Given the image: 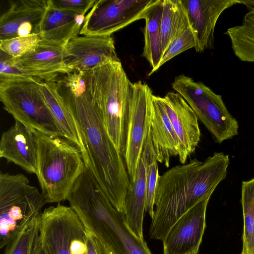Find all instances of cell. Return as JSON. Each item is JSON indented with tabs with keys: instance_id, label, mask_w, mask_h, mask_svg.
Listing matches in <instances>:
<instances>
[{
	"instance_id": "6da1fadb",
	"label": "cell",
	"mask_w": 254,
	"mask_h": 254,
	"mask_svg": "<svg viewBox=\"0 0 254 254\" xmlns=\"http://www.w3.org/2000/svg\"><path fill=\"white\" fill-rule=\"evenodd\" d=\"M85 147L88 163L113 206L123 212L130 179L124 158L110 138L94 99L89 70H72L54 80Z\"/></svg>"
},
{
	"instance_id": "7a4b0ae2",
	"label": "cell",
	"mask_w": 254,
	"mask_h": 254,
	"mask_svg": "<svg viewBox=\"0 0 254 254\" xmlns=\"http://www.w3.org/2000/svg\"><path fill=\"white\" fill-rule=\"evenodd\" d=\"M228 155L215 152L204 161L196 159L174 167L159 176L154 214L149 234L162 240L170 227L197 203L211 195L227 176Z\"/></svg>"
},
{
	"instance_id": "3957f363",
	"label": "cell",
	"mask_w": 254,
	"mask_h": 254,
	"mask_svg": "<svg viewBox=\"0 0 254 254\" xmlns=\"http://www.w3.org/2000/svg\"><path fill=\"white\" fill-rule=\"evenodd\" d=\"M67 200L86 229L113 254H151L143 239L129 228L93 175L79 178Z\"/></svg>"
},
{
	"instance_id": "277c9868",
	"label": "cell",
	"mask_w": 254,
	"mask_h": 254,
	"mask_svg": "<svg viewBox=\"0 0 254 254\" xmlns=\"http://www.w3.org/2000/svg\"><path fill=\"white\" fill-rule=\"evenodd\" d=\"M89 73L93 98L106 130L125 159L133 83L121 61L104 63Z\"/></svg>"
},
{
	"instance_id": "5b68a950",
	"label": "cell",
	"mask_w": 254,
	"mask_h": 254,
	"mask_svg": "<svg viewBox=\"0 0 254 254\" xmlns=\"http://www.w3.org/2000/svg\"><path fill=\"white\" fill-rule=\"evenodd\" d=\"M37 146L36 175L46 203L67 200L84 168L80 149L63 136L32 130Z\"/></svg>"
},
{
	"instance_id": "8992f818",
	"label": "cell",
	"mask_w": 254,
	"mask_h": 254,
	"mask_svg": "<svg viewBox=\"0 0 254 254\" xmlns=\"http://www.w3.org/2000/svg\"><path fill=\"white\" fill-rule=\"evenodd\" d=\"M46 203L22 174L0 173V247H5Z\"/></svg>"
},
{
	"instance_id": "52a82bcc",
	"label": "cell",
	"mask_w": 254,
	"mask_h": 254,
	"mask_svg": "<svg viewBox=\"0 0 254 254\" xmlns=\"http://www.w3.org/2000/svg\"><path fill=\"white\" fill-rule=\"evenodd\" d=\"M41 80L34 77L0 83L3 108L32 130L51 136H64L40 88Z\"/></svg>"
},
{
	"instance_id": "ba28073f",
	"label": "cell",
	"mask_w": 254,
	"mask_h": 254,
	"mask_svg": "<svg viewBox=\"0 0 254 254\" xmlns=\"http://www.w3.org/2000/svg\"><path fill=\"white\" fill-rule=\"evenodd\" d=\"M211 133L215 142L221 143L238 134L239 124L228 110L222 96L202 82L181 74L172 84Z\"/></svg>"
},
{
	"instance_id": "9c48e42d",
	"label": "cell",
	"mask_w": 254,
	"mask_h": 254,
	"mask_svg": "<svg viewBox=\"0 0 254 254\" xmlns=\"http://www.w3.org/2000/svg\"><path fill=\"white\" fill-rule=\"evenodd\" d=\"M40 236L47 254H88L87 230L70 206L59 203L45 208Z\"/></svg>"
},
{
	"instance_id": "30bf717a",
	"label": "cell",
	"mask_w": 254,
	"mask_h": 254,
	"mask_svg": "<svg viewBox=\"0 0 254 254\" xmlns=\"http://www.w3.org/2000/svg\"><path fill=\"white\" fill-rule=\"evenodd\" d=\"M157 0H96L79 32L83 36L112 35L139 19Z\"/></svg>"
},
{
	"instance_id": "8fae6325",
	"label": "cell",
	"mask_w": 254,
	"mask_h": 254,
	"mask_svg": "<svg viewBox=\"0 0 254 254\" xmlns=\"http://www.w3.org/2000/svg\"><path fill=\"white\" fill-rule=\"evenodd\" d=\"M152 91L141 81L133 83L125 161L130 181L135 179L142 150L149 135Z\"/></svg>"
},
{
	"instance_id": "7c38bea8",
	"label": "cell",
	"mask_w": 254,
	"mask_h": 254,
	"mask_svg": "<svg viewBox=\"0 0 254 254\" xmlns=\"http://www.w3.org/2000/svg\"><path fill=\"white\" fill-rule=\"evenodd\" d=\"M64 62L69 70L87 71L104 63L120 62L112 35L77 36L64 46Z\"/></svg>"
},
{
	"instance_id": "4fadbf2b",
	"label": "cell",
	"mask_w": 254,
	"mask_h": 254,
	"mask_svg": "<svg viewBox=\"0 0 254 254\" xmlns=\"http://www.w3.org/2000/svg\"><path fill=\"white\" fill-rule=\"evenodd\" d=\"M209 195L193 206L170 227L162 239L163 254H186L199 250L206 227Z\"/></svg>"
},
{
	"instance_id": "5bb4252c",
	"label": "cell",
	"mask_w": 254,
	"mask_h": 254,
	"mask_svg": "<svg viewBox=\"0 0 254 254\" xmlns=\"http://www.w3.org/2000/svg\"><path fill=\"white\" fill-rule=\"evenodd\" d=\"M162 98L171 124L180 141L179 161L182 164H186L200 140L198 119L179 93L169 92Z\"/></svg>"
},
{
	"instance_id": "9a60e30c",
	"label": "cell",
	"mask_w": 254,
	"mask_h": 254,
	"mask_svg": "<svg viewBox=\"0 0 254 254\" xmlns=\"http://www.w3.org/2000/svg\"><path fill=\"white\" fill-rule=\"evenodd\" d=\"M9 7L0 17V41L40 34L49 0L9 1Z\"/></svg>"
},
{
	"instance_id": "2e32d148",
	"label": "cell",
	"mask_w": 254,
	"mask_h": 254,
	"mask_svg": "<svg viewBox=\"0 0 254 254\" xmlns=\"http://www.w3.org/2000/svg\"><path fill=\"white\" fill-rule=\"evenodd\" d=\"M65 45L41 39L28 52L15 58L19 66L29 75L43 81H52L68 72L64 59Z\"/></svg>"
},
{
	"instance_id": "e0dca14e",
	"label": "cell",
	"mask_w": 254,
	"mask_h": 254,
	"mask_svg": "<svg viewBox=\"0 0 254 254\" xmlns=\"http://www.w3.org/2000/svg\"><path fill=\"white\" fill-rule=\"evenodd\" d=\"M188 13L190 25L195 32L197 52L213 47L216 22L221 13L239 0H182Z\"/></svg>"
},
{
	"instance_id": "ac0fdd59",
	"label": "cell",
	"mask_w": 254,
	"mask_h": 254,
	"mask_svg": "<svg viewBox=\"0 0 254 254\" xmlns=\"http://www.w3.org/2000/svg\"><path fill=\"white\" fill-rule=\"evenodd\" d=\"M0 157L28 173L36 174L37 146L33 131L18 121L3 132L0 141Z\"/></svg>"
},
{
	"instance_id": "d6986e66",
	"label": "cell",
	"mask_w": 254,
	"mask_h": 254,
	"mask_svg": "<svg viewBox=\"0 0 254 254\" xmlns=\"http://www.w3.org/2000/svg\"><path fill=\"white\" fill-rule=\"evenodd\" d=\"M150 135L153 154L157 162L169 167L171 157L179 155L180 141L166 111L163 98L151 97Z\"/></svg>"
},
{
	"instance_id": "ffe728a7",
	"label": "cell",
	"mask_w": 254,
	"mask_h": 254,
	"mask_svg": "<svg viewBox=\"0 0 254 254\" xmlns=\"http://www.w3.org/2000/svg\"><path fill=\"white\" fill-rule=\"evenodd\" d=\"M152 151L149 132L142 150L135 179L130 181L123 211L129 228L141 239H143V220L145 211L146 168Z\"/></svg>"
},
{
	"instance_id": "44dd1931",
	"label": "cell",
	"mask_w": 254,
	"mask_h": 254,
	"mask_svg": "<svg viewBox=\"0 0 254 254\" xmlns=\"http://www.w3.org/2000/svg\"><path fill=\"white\" fill-rule=\"evenodd\" d=\"M85 18L84 15L56 9L49 2L40 26L41 38L65 45L79 34Z\"/></svg>"
},
{
	"instance_id": "7402d4cb",
	"label": "cell",
	"mask_w": 254,
	"mask_h": 254,
	"mask_svg": "<svg viewBox=\"0 0 254 254\" xmlns=\"http://www.w3.org/2000/svg\"><path fill=\"white\" fill-rule=\"evenodd\" d=\"M40 88L43 98L64 137L74 143L80 149L82 156H85L87 152L75 122L59 94L55 81L41 80Z\"/></svg>"
},
{
	"instance_id": "603a6c76",
	"label": "cell",
	"mask_w": 254,
	"mask_h": 254,
	"mask_svg": "<svg viewBox=\"0 0 254 254\" xmlns=\"http://www.w3.org/2000/svg\"><path fill=\"white\" fill-rule=\"evenodd\" d=\"M163 10V0H157L146 11L143 19L145 21L144 28V47L142 56L150 63L152 69L150 76L160 68L163 57L160 23Z\"/></svg>"
},
{
	"instance_id": "cb8c5ba5",
	"label": "cell",
	"mask_w": 254,
	"mask_h": 254,
	"mask_svg": "<svg viewBox=\"0 0 254 254\" xmlns=\"http://www.w3.org/2000/svg\"><path fill=\"white\" fill-rule=\"evenodd\" d=\"M190 26L182 0H163L160 30L163 54L175 39Z\"/></svg>"
},
{
	"instance_id": "d4e9b609",
	"label": "cell",
	"mask_w": 254,
	"mask_h": 254,
	"mask_svg": "<svg viewBox=\"0 0 254 254\" xmlns=\"http://www.w3.org/2000/svg\"><path fill=\"white\" fill-rule=\"evenodd\" d=\"M225 34L230 38L237 57L243 62H254V7L245 15L241 25L229 28Z\"/></svg>"
},
{
	"instance_id": "484cf974",
	"label": "cell",
	"mask_w": 254,
	"mask_h": 254,
	"mask_svg": "<svg viewBox=\"0 0 254 254\" xmlns=\"http://www.w3.org/2000/svg\"><path fill=\"white\" fill-rule=\"evenodd\" d=\"M241 203L244 218L242 252L254 251V178L242 184Z\"/></svg>"
},
{
	"instance_id": "4316f807",
	"label": "cell",
	"mask_w": 254,
	"mask_h": 254,
	"mask_svg": "<svg viewBox=\"0 0 254 254\" xmlns=\"http://www.w3.org/2000/svg\"><path fill=\"white\" fill-rule=\"evenodd\" d=\"M41 215L34 217L6 246L4 254H31L40 232Z\"/></svg>"
},
{
	"instance_id": "83f0119b",
	"label": "cell",
	"mask_w": 254,
	"mask_h": 254,
	"mask_svg": "<svg viewBox=\"0 0 254 254\" xmlns=\"http://www.w3.org/2000/svg\"><path fill=\"white\" fill-rule=\"evenodd\" d=\"M42 39L40 34L0 41V51L13 58H18L30 50Z\"/></svg>"
},
{
	"instance_id": "f1b7e54d",
	"label": "cell",
	"mask_w": 254,
	"mask_h": 254,
	"mask_svg": "<svg viewBox=\"0 0 254 254\" xmlns=\"http://www.w3.org/2000/svg\"><path fill=\"white\" fill-rule=\"evenodd\" d=\"M196 46V35L193 29L190 26L180 33L164 52L161 61L160 67L182 52L190 48L195 49Z\"/></svg>"
},
{
	"instance_id": "f546056e",
	"label": "cell",
	"mask_w": 254,
	"mask_h": 254,
	"mask_svg": "<svg viewBox=\"0 0 254 254\" xmlns=\"http://www.w3.org/2000/svg\"><path fill=\"white\" fill-rule=\"evenodd\" d=\"M159 176L158 162L152 151L146 168L145 203V211L151 218L154 214L155 196Z\"/></svg>"
},
{
	"instance_id": "4dcf8cb0",
	"label": "cell",
	"mask_w": 254,
	"mask_h": 254,
	"mask_svg": "<svg viewBox=\"0 0 254 254\" xmlns=\"http://www.w3.org/2000/svg\"><path fill=\"white\" fill-rule=\"evenodd\" d=\"M31 77L18 65L16 59L5 53L0 52V83Z\"/></svg>"
},
{
	"instance_id": "1f68e13d",
	"label": "cell",
	"mask_w": 254,
	"mask_h": 254,
	"mask_svg": "<svg viewBox=\"0 0 254 254\" xmlns=\"http://www.w3.org/2000/svg\"><path fill=\"white\" fill-rule=\"evenodd\" d=\"M96 0H49L53 7L61 10L85 15Z\"/></svg>"
},
{
	"instance_id": "d6a6232c",
	"label": "cell",
	"mask_w": 254,
	"mask_h": 254,
	"mask_svg": "<svg viewBox=\"0 0 254 254\" xmlns=\"http://www.w3.org/2000/svg\"><path fill=\"white\" fill-rule=\"evenodd\" d=\"M87 244L88 254H112L99 239L87 230Z\"/></svg>"
},
{
	"instance_id": "836d02e7",
	"label": "cell",
	"mask_w": 254,
	"mask_h": 254,
	"mask_svg": "<svg viewBox=\"0 0 254 254\" xmlns=\"http://www.w3.org/2000/svg\"><path fill=\"white\" fill-rule=\"evenodd\" d=\"M31 254H47L41 243L40 232L36 239Z\"/></svg>"
},
{
	"instance_id": "e575fe53",
	"label": "cell",
	"mask_w": 254,
	"mask_h": 254,
	"mask_svg": "<svg viewBox=\"0 0 254 254\" xmlns=\"http://www.w3.org/2000/svg\"><path fill=\"white\" fill-rule=\"evenodd\" d=\"M198 250H195L193 252L186 254H198Z\"/></svg>"
},
{
	"instance_id": "d590c367",
	"label": "cell",
	"mask_w": 254,
	"mask_h": 254,
	"mask_svg": "<svg viewBox=\"0 0 254 254\" xmlns=\"http://www.w3.org/2000/svg\"><path fill=\"white\" fill-rule=\"evenodd\" d=\"M241 254H247V253H244V252H242Z\"/></svg>"
},
{
	"instance_id": "8d00e7d4",
	"label": "cell",
	"mask_w": 254,
	"mask_h": 254,
	"mask_svg": "<svg viewBox=\"0 0 254 254\" xmlns=\"http://www.w3.org/2000/svg\"><path fill=\"white\" fill-rule=\"evenodd\" d=\"M253 254H254V252H253Z\"/></svg>"
},
{
	"instance_id": "74e56055",
	"label": "cell",
	"mask_w": 254,
	"mask_h": 254,
	"mask_svg": "<svg viewBox=\"0 0 254 254\" xmlns=\"http://www.w3.org/2000/svg\"><path fill=\"white\" fill-rule=\"evenodd\" d=\"M112 254H113L112 253Z\"/></svg>"
}]
</instances>
